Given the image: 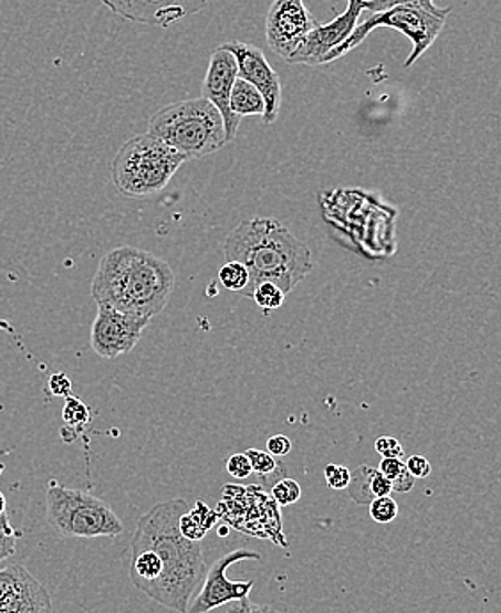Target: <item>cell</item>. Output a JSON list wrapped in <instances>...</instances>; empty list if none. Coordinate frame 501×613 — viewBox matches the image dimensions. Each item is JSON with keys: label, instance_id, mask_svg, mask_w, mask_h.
I'll return each instance as SVG.
<instances>
[{"label": "cell", "instance_id": "f1b7e54d", "mask_svg": "<svg viewBox=\"0 0 501 613\" xmlns=\"http://www.w3.org/2000/svg\"><path fill=\"white\" fill-rule=\"evenodd\" d=\"M227 471L236 479H248L253 474V466L249 462L248 454H233V456L228 457Z\"/></svg>", "mask_w": 501, "mask_h": 613}, {"label": "cell", "instance_id": "9a60e30c", "mask_svg": "<svg viewBox=\"0 0 501 613\" xmlns=\"http://www.w3.org/2000/svg\"><path fill=\"white\" fill-rule=\"evenodd\" d=\"M0 613H54L45 586L23 566L0 569Z\"/></svg>", "mask_w": 501, "mask_h": 613}, {"label": "cell", "instance_id": "7402d4cb", "mask_svg": "<svg viewBox=\"0 0 501 613\" xmlns=\"http://www.w3.org/2000/svg\"><path fill=\"white\" fill-rule=\"evenodd\" d=\"M397 6H416V8H424L429 13L438 14L441 19H447L450 14V8H438L436 0H368V11L372 13H380V11L392 10Z\"/></svg>", "mask_w": 501, "mask_h": 613}, {"label": "cell", "instance_id": "8992f818", "mask_svg": "<svg viewBox=\"0 0 501 613\" xmlns=\"http://www.w3.org/2000/svg\"><path fill=\"white\" fill-rule=\"evenodd\" d=\"M46 521L70 539L118 538L125 525L102 498L52 483L46 489Z\"/></svg>", "mask_w": 501, "mask_h": 613}, {"label": "cell", "instance_id": "4dcf8cb0", "mask_svg": "<svg viewBox=\"0 0 501 613\" xmlns=\"http://www.w3.org/2000/svg\"><path fill=\"white\" fill-rule=\"evenodd\" d=\"M49 389L55 398L66 399L72 395V381L64 372H58V374L50 377Z\"/></svg>", "mask_w": 501, "mask_h": 613}, {"label": "cell", "instance_id": "52a82bcc", "mask_svg": "<svg viewBox=\"0 0 501 613\" xmlns=\"http://www.w3.org/2000/svg\"><path fill=\"white\" fill-rule=\"evenodd\" d=\"M445 20L447 19H441L438 14L429 13L424 8H416V6H397L392 10L372 13L365 22L357 23L353 34L342 45L336 46V49L331 50L330 54L325 55L322 66L334 63L336 59L344 57L348 52H353L356 46L362 45L366 38L370 36V32L375 29L389 28L400 32L407 40L411 41L413 52L404 63V66L411 67L434 45V41L438 40L442 28H445Z\"/></svg>", "mask_w": 501, "mask_h": 613}, {"label": "cell", "instance_id": "cb8c5ba5", "mask_svg": "<svg viewBox=\"0 0 501 613\" xmlns=\"http://www.w3.org/2000/svg\"><path fill=\"white\" fill-rule=\"evenodd\" d=\"M286 293L280 286L272 283H263L254 289L253 300L263 310L280 309L285 304Z\"/></svg>", "mask_w": 501, "mask_h": 613}, {"label": "cell", "instance_id": "ffe728a7", "mask_svg": "<svg viewBox=\"0 0 501 613\" xmlns=\"http://www.w3.org/2000/svg\"><path fill=\"white\" fill-rule=\"evenodd\" d=\"M217 278L228 292L253 298L251 274H249L248 266L242 265L239 261H227V265H222V268L219 269Z\"/></svg>", "mask_w": 501, "mask_h": 613}, {"label": "cell", "instance_id": "f546056e", "mask_svg": "<svg viewBox=\"0 0 501 613\" xmlns=\"http://www.w3.org/2000/svg\"><path fill=\"white\" fill-rule=\"evenodd\" d=\"M375 451L383 457H404V447L397 438L394 436H380L377 442H375Z\"/></svg>", "mask_w": 501, "mask_h": 613}, {"label": "cell", "instance_id": "d590c367", "mask_svg": "<svg viewBox=\"0 0 501 613\" xmlns=\"http://www.w3.org/2000/svg\"><path fill=\"white\" fill-rule=\"evenodd\" d=\"M219 536H221V538L222 536H227V527H225V529H222V527L219 529Z\"/></svg>", "mask_w": 501, "mask_h": 613}, {"label": "cell", "instance_id": "603a6c76", "mask_svg": "<svg viewBox=\"0 0 501 613\" xmlns=\"http://www.w3.org/2000/svg\"><path fill=\"white\" fill-rule=\"evenodd\" d=\"M63 421L72 430L81 431L84 425L90 424V408L82 403L81 399L70 395V398H66V403H64Z\"/></svg>", "mask_w": 501, "mask_h": 613}, {"label": "cell", "instance_id": "83f0119b", "mask_svg": "<svg viewBox=\"0 0 501 613\" xmlns=\"http://www.w3.org/2000/svg\"><path fill=\"white\" fill-rule=\"evenodd\" d=\"M351 475H353V472L348 471L347 466L336 465V463H330L324 468L325 483L334 492L347 489L348 484H351Z\"/></svg>", "mask_w": 501, "mask_h": 613}, {"label": "cell", "instance_id": "30bf717a", "mask_svg": "<svg viewBox=\"0 0 501 613\" xmlns=\"http://www.w3.org/2000/svg\"><path fill=\"white\" fill-rule=\"evenodd\" d=\"M244 560H262V556L257 551L236 550L230 551L228 556L221 557V559H217L208 568L201 591L196 595L195 601H190L189 613L212 612L222 604L249 598V594L253 591L254 580L231 582L227 577L230 566L236 564V562H244Z\"/></svg>", "mask_w": 501, "mask_h": 613}, {"label": "cell", "instance_id": "7c38bea8", "mask_svg": "<svg viewBox=\"0 0 501 613\" xmlns=\"http://www.w3.org/2000/svg\"><path fill=\"white\" fill-rule=\"evenodd\" d=\"M236 55L239 64V78H244L254 85L260 95L265 99V116L263 121L272 125L280 116L281 108V81L274 67L267 61L265 52L244 41H230L221 45Z\"/></svg>", "mask_w": 501, "mask_h": 613}, {"label": "cell", "instance_id": "277c9868", "mask_svg": "<svg viewBox=\"0 0 501 613\" xmlns=\"http://www.w3.org/2000/svg\"><path fill=\"white\" fill-rule=\"evenodd\" d=\"M148 134L189 161L213 155L228 144L221 114L201 96L160 108L149 117Z\"/></svg>", "mask_w": 501, "mask_h": 613}, {"label": "cell", "instance_id": "5b68a950", "mask_svg": "<svg viewBox=\"0 0 501 613\" xmlns=\"http://www.w3.org/2000/svg\"><path fill=\"white\" fill-rule=\"evenodd\" d=\"M187 160L157 137L137 135L123 144L111 166V180L125 198H152L166 189Z\"/></svg>", "mask_w": 501, "mask_h": 613}, {"label": "cell", "instance_id": "44dd1931", "mask_svg": "<svg viewBox=\"0 0 501 613\" xmlns=\"http://www.w3.org/2000/svg\"><path fill=\"white\" fill-rule=\"evenodd\" d=\"M379 471L394 484V492L407 493L415 488L416 479L400 457H383Z\"/></svg>", "mask_w": 501, "mask_h": 613}, {"label": "cell", "instance_id": "836d02e7", "mask_svg": "<svg viewBox=\"0 0 501 613\" xmlns=\"http://www.w3.org/2000/svg\"><path fill=\"white\" fill-rule=\"evenodd\" d=\"M292 451V440L285 434H274L271 438L267 440V453L272 456L283 457Z\"/></svg>", "mask_w": 501, "mask_h": 613}, {"label": "cell", "instance_id": "8fae6325", "mask_svg": "<svg viewBox=\"0 0 501 613\" xmlns=\"http://www.w3.org/2000/svg\"><path fill=\"white\" fill-rule=\"evenodd\" d=\"M365 11H368V0H347V10L330 23H316V28L304 38L301 46L286 63L321 66L325 55L342 45L353 34L359 17Z\"/></svg>", "mask_w": 501, "mask_h": 613}, {"label": "cell", "instance_id": "484cf974", "mask_svg": "<svg viewBox=\"0 0 501 613\" xmlns=\"http://www.w3.org/2000/svg\"><path fill=\"white\" fill-rule=\"evenodd\" d=\"M20 533L11 527L8 512H0V562L11 559L17 553V539Z\"/></svg>", "mask_w": 501, "mask_h": 613}, {"label": "cell", "instance_id": "2e32d148", "mask_svg": "<svg viewBox=\"0 0 501 613\" xmlns=\"http://www.w3.org/2000/svg\"><path fill=\"white\" fill-rule=\"evenodd\" d=\"M348 497L356 501L357 506H370L375 498L392 497L394 484L383 472L374 466L359 465L351 475L348 484Z\"/></svg>", "mask_w": 501, "mask_h": 613}, {"label": "cell", "instance_id": "4316f807", "mask_svg": "<svg viewBox=\"0 0 501 613\" xmlns=\"http://www.w3.org/2000/svg\"><path fill=\"white\" fill-rule=\"evenodd\" d=\"M370 516L375 524H392L397 519L398 504L392 497L375 498L370 504Z\"/></svg>", "mask_w": 501, "mask_h": 613}, {"label": "cell", "instance_id": "d6a6232c", "mask_svg": "<svg viewBox=\"0 0 501 613\" xmlns=\"http://www.w3.org/2000/svg\"><path fill=\"white\" fill-rule=\"evenodd\" d=\"M227 613H280L278 610L272 609L269 604H254L251 603L249 598L244 600L233 601Z\"/></svg>", "mask_w": 501, "mask_h": 613}, {"label": "cell", "instance_id": "e0dca14e", "mask_svg": "<svg viewBox=\"0 0 501 613\" xmlns=\"http://www.w3.org/2000/svg\"><path fill=\"white\" fill-rule=\"evenodd\" d=\"M221 519L217 510L205 506L203 501H196L195 509L187 510L186 515L180 518V530L190 541H203L207 538L208 530L216 527L217 521Z\"/></svg>", "mask_w": 501, "mask_h": 613}, {"label": "cell", "instance_id": "6da1fadb", "mask_svg": "<svg viewBox=\"0 0 501 613\" xmlns=\"http://www.w3.org/2000/svg\"><path fill=\"white\" fill-rule=\"evenodd\" d=\"M186 512L187 501L181 498L155 504L137 521L128 568L137 591L180 613H189L190 598L208 571L201 542L181 533L180 518Z\"/></svg>", "mask_w": 501, "mask_h": 613}, {"label": "cell", "instance_id": "5bb4252c", "mask_svg": "<svg viewBox=\"0 0 501 613\" xmlns=\"http://www.w3.org/2000/svg\"><path fill=\"white\" fill-rule=\"evenodd\" d=\"M123 20L143 25L169 28L178 20L199 13L208 0H100Z\"/></svg>", "mask_w": 501, "mask_h": 613}, {"label": "cell", "instance_id": "ac0fdd59", "mask_svg": "<svg viewBox=\"0 0 501 613\" xmlns=\"http://www.w3.org/2000/svg\"><path fill=\"white\" fill-rule=\"evenodd\" d=\"M231 113L242 117L265 116V99L260 95V91L254 85L246 82L244 78H237L231 91L230 98Z\"/></svg>", "mask_w": 501, "mask_h": 613}, {"label": "cell", "instance_id": "9c48e42d", "mask_svg": "<svg viewBox=\"0 0 501 613\" xmlns=\"http://www.w3.org/2000/svg\"><path fill=\"white\" fill-rule=\"evenodd\" d=\"M315 28L316 20L304 0H274L267 13V43L272 52L289 61Z\"/></svg>", "mask_w": 501, "mask_h": 613}, {"label": "cell", "instance_id": "3957f363", "mask_svg": "<svg viewBox=\"0 0 501 613\" xmlns=\"http://www.w3.org/2000/svg\"><path fill=\"white\" fill-rule=\"evenodd\" d=\"M227 261H239L251 274V293L272 283L289 295L312 272V251L280 220L251 219L237 225L225 242Z\"/></svg>", "mask_w": 501, "mask_h": 613}, {"label": "cell", "instance_id": "1f68e13d", "mask_svg": "<svg viewBox=\"0 0 501 613\" xmlns=\"http://www.w3.org/2000/svg\"><path fill=\"white\" fill-rule=\"evenodd\" d=\"M406 466L415 479H427L432 472L429 459L424 456L407 457Z\"/></svg>", "mask_w": 501, "mask_h": 613}, {"label": "cell", "instance_id": "ba28073f", "mask_svg": "<svg viewBox=\"0 0 501 613\" xmlns=\"http://www.w3.org/2000/svg\"><path fill=\"white\" fill-rule=\"evenodd\" d=\"M148 323L149 319L136 318L119 313L111 305L98 304V314L91 327V348L102 359H118L136 348Z\"/></svg>", "mask_w": 501, "mask_h": 613}, {"label": "cell", "instance_id": "e575fe53", "mask_svg": "<svg viewBox=\"0 0 501 613\" xmlns=\"http://www.w3.org/2000/svg\"><path fill=\"white\" fill-rule=\"evenodd\" d=\"M6 510V498L2 493H0V512H4Z\"/></svg>", "mask_w": 501, "mask_h": 613}, {"label": "cell", "instance_id": "4fadbf2b", "mask_svg": "<svg viewBox=\"0 0 501 613\" xmlns=\"http://www.w3.org/2000/svg\"><path fill=\"white\" fill-rule=\"evenodd\" d=\"M237 78H239V64H237L236 55L222 46H217L212 52L210 63H208L207 75H205L203 87H201V98L208 99L221 114L228 142L236 139L240 123H242V119L231 113L230 108L231 91H233Z\"/></svg>", "mask_w": 501, "mask_h": 613}, {"label": "cell", "instance_id": "7a4b0ae2", "mask_svg": "<svg viewBox=\"0 0 501 613\" xmlns=\"http://www.w3.org/2000/svg\"><path fill=\"white\" fill-rule=\"evenodd\" d=\"M175 272L163 257L136 246H118L100 260L91 296L119 313L152 321L175 292Z\"/></svg>", "mask_w": 501, "mask_h": 613}, {"label": "cell", "instance_id": "d4e9b609", "mask_svg": "<svg viewBox=\"0 0 501 613\" xmlns=\"http://www.w3.org/2000/svg\"><path fill=\"white\" fill-rule=\"evenodd\" d=\"M271 495L278 506L289 507L294 506V504L301 500L303 489L299 486L298 480L285 477V479L278 480V483L272 486Z\"/></svg>", "mask_w": 501, "mask_h": 613}, {"label": "cell", "instance_id": "d6986e66", "mask_svg": "<svg viewBox=\"0 0 501 613\" xmlns=\"http://www.w3.org/2000/svg\"><path fill=\"white\" fill-rule=\"evenodd\" d=\"M246 454H248L249 462H251V466H253V474H257L267 486H269V484L274 486L278 480L285 479V465L278 462L275 456H272L271 453L260 451V448H248Z\"/></svg>", "mask_w": 501, "mask_h": 613}]
</instances>
